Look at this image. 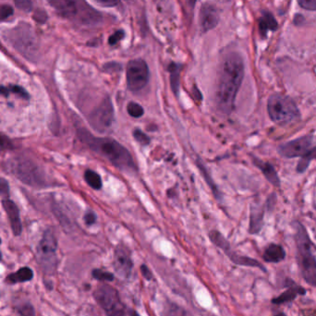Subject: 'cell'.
Listing matches in <instances>:
<instances>
[{
    "label": "cell",
    "mask_w": 316,
    "mask_h": 316,
    "mask_svg": "<svg viewBox=\"0 0 316 316\" xmlns=\"http://www.w3.org/2000/svg\"><path fill=\"white\" fill-rule=\"evenodd\" d=\"M244 72V61L238 53L232 52L225 57L219 71L215 93L216 105L223 114L229 115L234 109Z\"/></svg>",
    "instance_id": "6da1fadb"
},
{
    "label": "cell",
    "mask_w": 316,
    "mask_h": 316,
    "mask_svg": "<svg viewBox=\"0 0 316 316\" xmlns=\"http://www.w3.org/2000/svg\"><path fill=\"white\" fill-rule=\"evenodd\" d=\"M77 135L91 150L106 159L119 170L125 172L136 171L137 167L132 156L118 141L107 137H95L83 128L77 130Z\"/></svg>",
    "instance_id": "7a4b0ae2"
},
{
    "label": "cell",
    "mask_w": 316,
    "mask_h": 316,
    "mask_svg": "<svg viewBox=\"0 0 316 316\" xmlns=\"http://www.w3.org/2000/svg\"><path fill=\"white\" fill-rule=\"evenodd\" d=\"M56 13L64 19L83 24L94 25L102 20L100 12L92 8L86 0H48Z\"/></svg>",
    "instance_id": "3957f363"
},
{
    "label": "cell",
    "mask_w": 316,
    "mask_h": 316,
    "mask_svg": "<svg viewBox=\"0 0 316 316\" xmlns=\"http://www.w3.org/2000/svg\"><path fill=\"white\" fill-rule=\"evenodd\" d=\"M294 229L297 260L301 275L309 285L316 287V258L312 252V242L307 230L299 222L294 224Z\"/></svg>",
    "instance_id": "277c9868"
},
{
    "label": "cell",
    "mask_w": 316,
    "mask_h": 316,
    "mask_svg": "<svg viewBox=\"0 0 316 316\" xmlns=\"http://www.w3.org/2000/svg\"><path fill=\"white\" fill-rule=\"evenodd\" d=\"M4 38L27 59L35 60L39 55V42L32 27L21 24L6 32Z\"/></svg>",
    "instance_id": "5b68a950"
},
{
    "label": "cell",
    "mask_w": 316,
    "mask_h": 316,
    "mask_svg": "<svg viewBox=\"0 0 316 316\" xmlns=\"http://www.w3.org/2000/svg\"><path fill=\"white\" fill-rule=\"evenodd\" d=\"M267 112L270 119L280 126L291 124L300 118V110L293 99L280 94L269 97Z\"/></svg>",
    "instance_id": "8992f818"
},
{
    "label": "cell",
    "mask_w": 316,
    "mask_h": 316,
    "mask_svg": "<svg viewBox=\"0 0 316 316\" xmlns=\"http://www.w3.org/2000/svg\"><path fill=\"white\" fill-rule=\"evenodd\" d=\"M7 165L9 172L15 176L20 182L32 187H40L45 184L43 172L31 159L16 157L11 158Z\"/></svg>",
    "instance_id": "52a82bcc"
},
{
    "label": "cell",
    "mask_w": 316,
    "mask_h": 316,
    "mask_svg": "<svg viewBox=\"0 0 316 316\" xmlns=\"http://www.w3.org/2000/svg\"><path fill=\"white\" fill-rule=\"evenodd\" d=\"M98 304L108 316H130L125 305L119 298V292L108 285H100L94 293Z\"/></svg>",
    "instance_id": "ba28073f"
},
{
    "label": "cell",
    "mask_w": 316,
    "mask_h": 316,
    "mask_svg": "<svg viewBox=\"0 0 316 316\" xmlns=\"http://www.w3.org/2000/svg\"><path fill=\"white\" fill-rule=\"evenodd\" d=\"M56 250L57 241L55 236L51 230H47L37 246L36 258L41 267L48 274H52L56 268Z\"/></svg>",
    "instance_id": "9c48e42d"
},
{
    "label": "cell",
    "mask_w": 316,
    "mask_h": 316,
    "mask_svg": "<svg viewBox=\"0 0 316 316\" xmlns=\"http://www.w3.org/2000/svg\"><path fill=\"white\" fill-rule=\"evenodd\" d=\"M150 79L147 63L141 58L131 60L127 66V86L132 92H139L145 87Z\"/></svg>",
    "instance_id": "30bf717a"
},
{
    "label": "cell",
    "mask_w": 316,
    "mask_h": 316,
    "mask_svg": "<svg viewBox=\"0 0 316 316\" xmlns=\"http://www.w3.org/2000/svg\"><path fill=\"white\" fill-rule=\"evenodd\" d=\"M89 123L98 132H105L113 124L114 107L110 98L105 97L89 115Z\"/></svg>",
    "instance_id": "8fae6325"
},
{
    "label": "cell",
    "mask_w": 316,
    "mask_h": 316,
    "mask_svg": "<svg viewBox=\"0 0 316 316\" xmlns=\"http://www.w3.org/2000/svg\"><path fill=\"white\" fill-rule=\"evenodd\" d=\"M314 136L305 135L292 141L285 142L277 148L278 154L286 158H301L313 148Z\"/></svg>",
    "instance_id": "7c38bea8"
},
{
    "label": "cell",
    "mask_w": 316,
    "mask_h": 316,
    "mask_svg": "<svg viewBox=\"0 0 316 316\" xmlns=\"http://www.w3.org/2000/svg\"><path fill=\"white\" fill-rule=\"evenodd\" d=\"M114 267L119 277L125 279L131 277L132 267H133V263L132 260L130 250L123 244L117 246L115 250Z\"/></svg>",
    "instance_id": "4fadbf2b"
},
{
    "label": "cell",
    "mask_w": 316,
    "mask_h": 316,
    "mask_svg": "<svg viewBox=\"0 0 316 316\" xmlns=\"http://www.w3.org/2000/svg\"><path fill=\"white\" fill-rule=\"evenodd\" d=\"M219 21L217 8L211 3H205L200 9L199 24L204 32L213 30Z\"/></svg>",
    "instance_id": "5bb4252c"
},
{
    "label": "cell",
    "mask_w": 316,
    "mask_h": 316,
    "mask_svg": "<svg viewBox=\"0 0 316 316\" xmlns=\"http://www.w3.org/2000/svg\"><path fill=\"white\" fill-rule=\"evenodd\" d=\"M2 206L8 214V220L10 222V227L15 236L21 235L23 231V226L20 217V210L14 202L9 199H3Z\"/></svg>",
    "instance_id": "9a60e30c"
},
{
    "label": "cell",
    "mask_w": 316,
    "mask_h": 316,
    "mask_svg": "<svg viewBox=\"0 0 316 316\" xmlns=\"http://www.w3.org/2000/svg\"><path fill=\"white\" fill-rule=\"evenodd\" d=\"M253 163L254 165L257 166L262 172L263 176L265 177V179L268 181L272 185H274L275 187L277 188H279L280 185H281V182H280V179L277 175V170L275 169V167L272 166L271 164H269L267 162H263L260 160L259 158H253Z\"/></svg>",
    "instance_id": "2e32d148"
},
{
    "label": "cell",
    "mask_w": 316,
    "mask_h": 316,
    "mask_svg": "<svg viewBox=\"0 0 316 316\" xmlns=\"http://www.w3.org/2000/svg\"><path fill=\"white\" fill-rule=\"evenodd\" d=\"M258 28H259V33L263 38L266 37L268 32H274L277 31L278 28L276 18L273 16L272 13L268 11L263 12L262 16L258 20Z\"/></svg>",
    "instance_id": "e0dca14e"
},
{
    "label": "cell",
    "mask_w": 316,
    "mask_h": 316,
    "mask_svg": "<svg viewBox=\"0 0 316 316\" xmlns=\"http://www.w3.org/2000/svg\"><path fill=\"white\" fill-rule=\"evenodd\" d=\"M263 213L264 208L258 205H253L251 207V217H250V229L251 234H257L261 231L263 225Z\"/></svg>",
    "instance_id": "ac0fdd59"
},
{
    "label": "cell",
    "mask_w": 316,
    "mask_h": 316,
    "mask_svg": "<svg viewBox=\"0 0 316 316\" xmlns=\"http://www.w3.org/2000/svg\"><path fill=\"white\" fill-rule=\"evenodd\" d=\"M182 66L181 64L172 63L169 64L167 70L170 74V85L172 92L177 97L180 95V89H181V72H182Z\"/></svg>",
    "instance_id": "d6986e66"
},
{
    "label": "cell",
    "mask_w": 316,
    "mask_h": 316,
    "mask_svg": "<svg viewBox=\"0 0 316 316\" xmlns=\"http://www.w3.org/2000/svg\"><path fill=\"white\" fill-rule=\"evenodd\" d=\"M225 253H227V255L229 256L230 258V260L237 263V264H239V265H244V266H253V267H258V268L261 269L263 272L266 271V269L264 268L261 263L254 259H252V258H249V257H246V256H240V255H237V253H233L231 251V248L229 247L228 248L226 251H224Z\"/></svg>",
    "instance_id": "ffe728a7"
},
{
    "label": "cell",
    "mask_w": 316,
    "mask_h": 316,
    "mask_svg": "<svg viewBox=\"0 0 316 316\" xmlns=\"http://www.w3.org/2000/svg\"><path fill=\"white\" fill-rule=\"evenodd\" d=\"M286 253L283 247L277 244H270L263 253V259L267 263H279L284 260Z\"/></svg>",
    "instance_id": "44dd1931"
},
{
    "label": "cell",
    "mask_w": 316,
    "mask_h": 316,
    "mask_svg": "<svg viewBox=\"0 0 316 316\" xmlns=\"http://www.w3.org/2000/svg\"><path fill=\"white\" fill-rule=\"evenodd\" d=\"M33 277V272L29 267H23L18 270L16 273H13L9 275L6 278V281L9 284H17L22 282H27L30 281Z\"/></svg>",
    "instance_id": "7402d4cb"
},
{
    "label": "cell",
    "mask_w": 316,
    "mask_h": 316,
    "mask_svg": "<svg viewBox=\"0 0 316 316\" xmlns=\"http://www.w3.org/2000/svg\"><path fill=\"white\" fill-rule=\"evenodd\" d=\"M305 293H306V290L301 287H291L290 289H289L288 290L282 293L280 296L273 299L272 302L275 304H281L284 302H289V301L294 300L298 294L304 295Z\"/></svg>",
    "instance_id": "603a6c76"
},
{
    "label": "cell",
    "mask_w": 316,
    "mask_h": 316,
    "mask_svg": "<svg viewBox=\"0 0 316 316\" xmlns=\"http://www.w3.org/2000/svg\"><path fill=\"white\" fill-rule=\"evenodd\" d=\"M313 160H316V146L313 147L304 156L301 157L299 163H298V166H297V172L298 173H304L305 170L308 168L310 163Z\"/></svg>",
    "instance_id": "cb8c5ba5"
},
{
    "label": "cell",
    "mask_w": 316,
    "mask_h": 316,
    "mask_svg": "<svg viewBox=\"0 0 316 316\" xmlns=\"http://www.w3.org/2000/svg\"><path fill=\"white\" fill-rule=\"evenodd\" d=\"M84 179H85V182H87L88 185L94 190H100L103 186V182L100 175L97 174L93 170H90V169L86 170L84 173Z\"/></svg>",
    "instance_id": "d4e9b609"
},
{
    "label": "cell",
    "mask_w": 316,
    "mask_h": 316,
    "mask_svg": "<svg viewBox=\"0 0 316 316\" xmlns=\"http://www.w3.org/2000/svg\"><path fill=\"white\" fill-rule=\"evenodd\" d=\"M127 111L131 117L136 118V119L142 117L143 113H144L142 105L140 104L135 103V102H130L128 104Z\"/></svg>",
    "instance_id": "484cf974"
},
{
    "label": "cell",
    "mask_w": 316,
    "mask_h": 316,
    "mask_svg": "<svg viewBox=\"0 0 316 316\" xmlns=\"http://www.w3.org/2000/svg\"><path fill=\"white\" fill-rule=\"evenodd\" d=\"M92 276L95 279L100 280V281H113L114 279V275L107 272V271H104L101 269H95L92 272Z\"/></svg>",
    "instance_id": "4316f807"
},
{
    "label": "cell",
    "mask_w": 316,
    "mask_h": 316,
    "mask_svg": "<svg viewBox=\"0 0 316 316\" xmlns=\"http://www.w3.org/2000/svg\"><path fill=\"white\" fill-rule=\"evenodd\" d=\"M20 316H35L34 309L30 303H24L17 308Z\"/></svg>",
    "instance_id": "83f0119b"
},
{
    "label": "cell",
    "mask_w": 316,
    "mask_h": 316,
    "mask_svg": "<svg viewBox=\"0 0 316 316\" xmlns=\"http://www.w3.org/2000/svg\"><path fill=\"white\" fill-rule=\"evenodd\" d=\"M133 137L135 140L142 145H148L150 143V138L139 129H135L133 131Z\"/></svg>",
    "instance_id": "f1b7e54d"
},
{
    "label": "cell",
    "mask_w": 316,
    "mask_h": 316,
    "mask_svg": "<svg viewBox=\"0 0 316 316\" xmlns=\"http://www.w3.org/2000/svg\"><path fill=\"white\" fill-rule=\"evenodd\" d=\"M9 92L15 95H20L22 98H24L25 100H28L30 98V95L28 94V92L22 86L19 85H9L8 86Z\"/></svg>",
    "instance_id": "f546056e"
},
{
    "label": "cell",
    "mask_w": 316,
    "mask_h": 316,
    "mask_svg": "<svg viewBox=\"0 0 316 316\" xmlns=\"http://www.w3.org/2000/svg\"><path fill=\"white\" fill-rule=\"evenodd\" d=\"M14 9L9 5H2L0 6V21H4L13 15Z\"/></svg>",
    "instance_id": "4dcf8cb0"
},
{
    "label": "cell",
    "mask_w": 316,
    "mask_h": 316,
    "mask_svg": "<svg viewBox=\"0 0 316 316\" xmlns=\"http://www.w3.org/2000/svg\"><path fill=\"white\" fill-rule=\"evenodd\" d=\"M17 8L24 10L25 12H30L32 9V4L31 0H14Z\"/></svg>",
    "instance_id": "1f68e13d"
},
{
    "label": "cell",
    "mask_w": 316,
    "mask_h": 316,
    "mask_svg": "<svg viewBox=\"0 0 316 316\" xmlns=\"http://www.w3.org/2000/svg\"><path fill=\"white\" fill-rule=\"evenodd\" d=\"M8 195H9L8 182L4 178H0V196L3 199H8Z\"/></svg>",
    "instance_id": "d6a6232c"
},
{
    "label": "cell",
    "mask_w": 316,
    "mask_h": 316,
    "mask_svg": "<svg viewBox=\"0 0 316 316\" xmlns=\"http://www.w3.org/2000/svg\"><path fill=\"white\" fill-rule=\"evenodd\" d=\"M300 7L306 10L316 11V0H297Z\"/></svg>",
    "instance_id": "836d02e7"
},
{
    "label": "cell",
    "mask_w": 316,
    "mask_h": 316,
    "mask_svg": "<svg viewBox=\"0 0 316 316\" xmlns=\"http://www.w3.org/2000/svg\"><path fill=\"white\" fill-rule=\"evenodd\" d=\"M124 36H125V32L123 30H118L117 32H114L109 37L108 43H109L110 46H115V45H117L119 43V41L123 39Z\"/></svg>",
    "instance_id": "e575fe53"
},
{
    "label": "cell",
    "mask_w": 316,
    "mask_h": 316,
    "mask_svg": "<svg viewBox=\"0 0 316 316\" xmlns=\"http://www.w3.org/2000/svg\"><path fill=\"white\" fill-rule=\"evenodd\" d=\"M33 19L39 23V24H45L48 20V15L45 10L43 9H37L33 15Z\"/></svg>",
    "instance_id": "d590c367"
},
{
    "label": "cell",
    "mask_w": 316,
    "mask_h": 316,
    "mask_svg": "<svg viewBox=\"0 0 316 316\" xmlns=\"http://www.w3.org/2000/svg\"><path fill=\"white\" fill-rule=\"evenodd\" d=\"M12 148V142L5 135L0 133V151L8 150Z\"/></svg>",
    "instance_id": "8d00e7d4"
},
{
    "label": "cell",
    "mask_w": 316,
    "mask_h": 316,
    "mask_svg": "<svg viewBox=\"0 0 316 316\" xmlns=\"http://www.w3.org/2000/svg\"><path fill=\"white\" fill-rule=\"evenodd\" d=\"M97 219V216L94 211H88L84 214V221L87 224L88 226L94 225Z\"/></svg>",
    "instance_id": "74e56055"
},
{
    "label": "cell",
    "mask_w": 316,
    "mask_h": 316,
    "mask_svg": "<svg viewBox=\"0 0 316 316\" xmlns=\"http://www.w3.org/2000/svg\"><path fill=\"white\" fill-rule=\"evenodd\" d=\"M95 1L97 4L107 8L115 7L119 3V0H95Z\"/></svg>",
    "instance_id": "f35d334b"
},
{
    "label": "cell",
    "mask_w": 316,
    "mask_h": 316,
    "mask_svg": "<svg viewBox=\"0 0 316 316\" xmlns=\"http://www.w3.org/2000/svg\"><path fill=\"white\" fill-rule=\"evenodd\" d=\"M141 272H142V277H144L146 280L150 281L151 279L153 278V275H152L150 269L148 268L145 264H142L141 266Z\"/></svg>",
    "instance_id": "ab89813d"
},
{
    "label": "cell",
    "mask_w": 316,
    "mask_h": 316,
    "mask_svg": "<svg viewBox=\"0 0 316 316\" xmlns=\"http://www.w3.org/2000/svg\"><path fill=\"white\" fill-rule=\"evenodd\" d=\"M303 21H304V18L300 14H297L296 16L294 17V24L298 25V26L301 25L303 23Z\"/></svg>",
    "instance_id": "60d3db41"
},
{
    "label": "cell",
    "mask_w": 316,
    "mask_h": 316,
    "mask_svg": "<svg viewBox=\"0 0 316 316\" xmlns=\"http://www.w3.org/2000/svg\"><path fill=\"white\" fill-rule=\"evenodd\" d=\"M10 94L9 92V89L7 86H0V95H3V96H8Z\"/></svg>",
    "instance_id": "b9f144b4"
},
{
    "label": "cell",
    "mask_w": 316,
    "mask_h": 316,
    "mask_svg": "<svg viewBox=\"0 0 316 316\" xmlns=\"http://www.w3.org/2000/svg\"><path fill=\"white\" fill-rule=\"evenodd\" d=\"M129 315H130V316H141L137 312H135V311H132V310H131V311H129Z\"/></svg>",
    "instance_id": "7bdbcfd3"
},
{
    "label": "cell",
    "mask_w": 316,
    "mask_h": 316,
    "mask_svg": "<svg viewBox=\"0 0 316 316\" xmlns=\"http://www.w3.org/2000/svg\"><path fill=\"white\" fill-rule=\"evenodd\" d=\"M276 316H286V315L285 314H279V315H277Z\"/></svg>",
    "instance_id": "ee69618b"
},
{
    "label": "cell",
    "mask_w": 316,
    "mask_h": 316,
    "mask_svg": "<svg viewBox=\"0 0 316 316\" xmlns=\"http://www.w3.org/2000/svg\"><path fill=\"white\" fill-rule=\"evenodd\" d=\"M0 244H1V238H0ZM1 258H2V255H1V253H0V260H1Z\"/></svg>",
    "instance_id": "f6af8a7d"
}]
</instances>
